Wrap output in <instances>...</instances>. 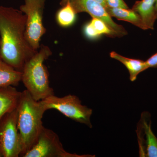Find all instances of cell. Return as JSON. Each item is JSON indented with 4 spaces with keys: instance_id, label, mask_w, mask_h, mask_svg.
<instances>
[{
    "instance_id": "obj_9",
    "label": "cell",
    "mask_w": 157,
    "mask_h": 157,
    "mask_svg": "<svg viewBox=\"0 0 157 157\" xmlns=\"http://www.w3.org/2000/svg\"><path fill=\"white\" fill-rule=\"evenodd\" d=\"M149 113H141L136 130L140 157H157V137L151 129Z\"/></svg>"
},
{
    "instance_id": "obj_13",
    "label": "cell",
    "mask_w": 157,
    "mask_h": 157,
    "mask_svg": "<svg viewBox=\"0 0 157 157\" xmlns=\"http://www.w3.org/2000/svg\"><path fill=\"white\" fill-rule=\"evenodd\" d=\"M105 9L111 17L131 23L133 25L144 30H147L140 15L132 9L107 8Z\"/></svg>"
},
{
    "instance_id": "obj_11",
    "label": "cell",
    "mask_w": 157,
    "mask_h": 157,
    "mask_svg": "<svg viewBox=\"0 0 157 157\" xmlns=\"http://www.w3.org/2000/svg\"><path fill=\"white\" fill-rule=\"evenodd\" d=\"M157 0H140L136 1L132 9L140 15L147 29L153 30L157 19L155 5Z\"/></svg>"
},
{
    "instance_id": "obj_14",
    "label": "cell",
    "mask_w": 157,
    "mask_h": 157,
    "mask_svg": "<svg viewBox=\"0 0 157 157\" xmlns=\"http://www.w3.org/2000/svg\"><path fill=\"white\" fill-rule=\"evenodd\" d=\"M22 74L0 58V87L17 86L21 81Z\"/></svg>"
},
{
    "instance_id": "obj_15",
    "label": "cell",
    "mask_w": 157,
    "mask_h": 157,
    "mask_svg": "<svg viewBox=\"0 0 157 157\" xmlns=\"http://www.w3.org/2000/svg\"><path fill=\"white\" fill-rule=\"evenodd\" d=\"M76 13L69 3H67L57 11L56 22L60 26L67 28L73 25L76 21Z\"/></svg>"
},
{
    "instance_id": "obj_4",
    "label": "cell",
    "mask_w": 157,
    "mask_h": 157,
    "mask_svg": "<svg viewBox=\"0 0 157 157\" xmlns=\"http://www.w3.org/2000/svg\"><path fill=\"white\" fill-rule=\"evenodd\" d=\"M40 102L45 111L56 109L72 120L92 128L90 121L92 109L82 105L77 96L70 94L59 98L53 95Z\"/></svg>"
},
{
    "instance_id": "obj_22",
    "label": "cell",
    "mask_w": 157,
    "mask_h": 157,
    "mask_svg": "<svg viewBox=\"0 0 157 157\" xmlns=\"http://www.w3.org/2000/svg\"><path fill=\"white\" fill-rule=\"evenodd\" d=\"M0 157H3V154L2 151H1V149H0Z\"/></svg>"
},
{
    "instance_id": "obj_10",
    "label": "cell",
    "mask_w": 157,
    "mask_h": 157,
    "mask_svg": "<svg viewBox=\"0 0 157 157\" xmlns=\"http://www.w3.org/2000/svg\"><path fill=\"white\" fill-rule=\"evenodd\" d=\"M21 94L14 86L0 87V120L16 109Z\"/></svg>"
},
{
    "instance_id": "obj_1",
    "label": "cell",
    "mask_w": 157,
    "mask_h": 157,
    "mask_svg": "<svg viewBox=\"0 0 157 157\" xmlns=\"http://www.w3.org/2000/svg\"><path fill=\"white\" fill-rule=\"evenodd\" d=\"M26 19L20 10L0 6V58L21 72L26 63L38 51L26 39Z\"/></svg>"
},
{
    "instance_id": "obj_3",
    "label": "cell",
    "mask_w": 157,
    "mask_h": 157,
    "mask_svg": "<svg viewBox=\"0 0 157 157\" xmlns=\"http://www.w3.org/2000/svg\"><path fill=\"white\" fill-rule=\"evenodd\" d=\"M52 55L48 46L42 45L37 53L26 63L21 81L33 98L42 101L54 95L49 85V73L44 62Z\"/></svg>"
},
{
    "instance_id": "obj_17",
    "label": "cell",
    "mask_w": 157,
    "mask_h": 157,
    "mask_svg": "<svg viewBox=\"0 0 157 157\" xmlns=\"http://www.w3.org/2000/svg\"><path fill=\"white\" fill-rule=\"evenodd\" d=\"M83 33L89 39H97L100 36L90 22L88 23L84 26L83 28Z\"/></svg>"
},
{
    "instance_id": "obj_19",
    "label": "cell",
    "mask_w": 157,
    "mask_h": 157,
    "mask_svg": "<svg viewBox=\"0 0 157 157\" xmlns=\"http://www.w3.org/2000/svg\"><path fill=\"white\" fill-rule=\"evenodd\" d=\"M148 68H157V52L146 61Z\"/></svg>"
},
{
    "instance_id": "obj_7",
    "label": "cell",
    "mask_w": 157,
    "mask_h": 157,
    "mask_svg": "<svg viewBox=\"0 0 157 157\" xmlns=\"http://www.w3.org/2000/svg\"><path fill=\"white\" fill-rule=\"evenodd\" d=\"M17 119L16 109L7 113L0 120V149L4 157H18L21 154Z\"/></svg>"
},
{
    "instance_id": "obj_2",
    "label": "cell",
    "mask_w": 157,
    "mask_h": 157,
    "mask_svg": "<svg viewBox=\"0 0 157 157\" xmlns=\"http://www.w3.org/2000/svg\"><path fill=\"white\" fill-rule=\"evenodd\" d=\"M17 125L21 145L20 156L33 146L43 126L42 117L45 110L40 101L33 98L25 90L21 95L17 108Z\"/></svg>"
},
{
    "instance_id": "obj_18",
    "label": "cell",
    "mask_w": 157,
    "mask_h": 157,
    "mask_svg": "<svg viewBox=\"0 0 157 157\" xmlns=\"http://www.w3.org/2000/svg\"><path fill=\"white\" fill-rule=\"evenodd\" d=\"M107 8L129 9L124 0H105Z\"/></svg>"
},
{
    "instance_id": "obj_8",
    "label": "cell",
    "mask_w": 157,
    "mask_h": 157,
    "mask_svg": "<svg viewBox=\"0 0 157 157\" xmlns=\"http://www.w3.org/2000/svg\"><path fill=\"white\" fill-rule=\"evenodd\" d=\"M67 3L70 4L77 14L86 12L92 17L103 21L117 37H123L128 34L124 28L114 22L105 8L94 0H61L59 4L62 6Z\"/></svg>"
},
{
    "instance_id": "obj_6",
    "label": "cell",
    "mask_w": 157,
    "mask_h": 157,
    "mask_svg": "<svg viewBox=\"0 0 157 157\" xmlns=\"http://www.w3.org/2000/svg\"><path fill=\"white\" fill-rule=\"evenodd\" d=\"M90 155L71 154L65 150L58 135L43 127L36 143L22 157H86Z\"/></svg>"
},
{
    "instance_id": "obj_5",
    "label": "cell",
    "mask_w": 157,
    "mask_h": 157,
    "mask_svg": "<svg viewBox=\"0 0 157 157\" xmlns=\"http://www.w3.org/2000/svg\"><path fill=\"white\" fill-rule=\"evenodd\" d=\"M19 10L26 15L25 36L34 50L40 48V41L46 33L43 24V15L45 0H24Z\"/></svg>"
},
{
    "instance_id": "obj_20",
    "label": "cell",
    "mask_w": 157,
    "mask_h": 157,
    "mask_svg": "<svg viewBox=\"0 0 157 157\" xmlns=\"http://www.w3.org/2000/svg\"><path fill=\"white\" fill-rule=\"evenodd\" d=\"M97 2L99 3V4L102 5L105 9L107 8V6H106V3H105V0H94Z\"/></svg>"
},
{
    "instance_id": "obj_16",
    "label": "cell",
    "mask_w": 157,
    "mask_h": 157,
    "mask_svg": "<svg viewBox=\"0 0 157 157\" xmlns=\"http://www.w3.org/2000/svg\"><path fill=\"white\" fill-rule=\"evenodd\" d=\"M90 22L93 25V27L95 30L96 32L100 36L102 35H105L111 38H115L117 37L116 34L111 30L107 26V25L101 19L95 17H92V19Z\"/></svg>"
},
{
    "instance_id": "obj_21",
    "label": "cell",
    "mask_w": 157,
    "mask_h": 157,
    "mask_svg": "<svg viewBox=\"0 0 157 157\" xmlns=\"http://www.w3.org/2000/svg\"><path fill=\"white\" fill-rule=\"evenodd\" d=\"M155 10L156 16L157 19V0L156 2L155 5Z\"/></svg>"
},
{
    "instance_id": "obj_12",
    "label": "cell",
    "mask_w": 157,
    "mask_h": 157,
    "mask_svg": "<svg viewBox=\"0 0 157 157\" xmlns=\"http://www.w3.org/2000/svg\"><path fill=\"white\" fill-rule=\"evenodd\" d=\"M109 55L111 58L121 62L126 67L130 75L129 78L132 82L136 80L137 76L140 73L149 68L146 61H144L138 59L128 58L114 51L110 52Z\"/></svg>"
}]
</instances>
